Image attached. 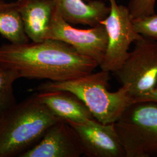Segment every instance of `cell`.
Returning <instances> with one entry per match:
<instances>
[{"label": "cell", "instance_id": "obj_1", "mask_svg": "<svg viewBox=\"0 0 157 157\" xmlns=\"http://www.w3.org/2000/svg\"><path fill=\"white\" fill-rule=\"evenodd\" d=\"M98 67L95 61L56 40L0 46V67L16 72L19 78L63 82L93 73Z\"/></svg>", "mask_w": 157, "mask_h": 157}, {"label": "cell", "instance_id": "obj_2", "mask_svg": "<svg viewBox=\"0 0 157 157\" xmlns=\"http://www.w3.org/2000/svg\"><path fill=\"white\" fill-rule=\"evenodd\" d=\"M60 120L35 94L17 103L0 118V157H21Z\"/></svg>", "mask_w": 157, "mask_h": 157}, {"label": "cell", "instance_id": "obj_3", "mask_svg": "<svg viewBox=\"0 0 157 157\" xmlns=\"http://www.w3.org/2000/svg\"><path fill=\"white\" fill-rule=\"evenodd\" d=\"M109 73L101 70L67 81H48L33 90L70 91L84 102L97 121L102 124H114L135 100L124 86L115 92L109 91Z\"/></svg>", "mask_w": 157, "mask_h": 157}, {"label": "cell", "instance_id": "obj_4", "mask_svg": "<svg viewBox=\"0 0 157 157\" xmlns=\"http://www.w3.org/2000/svg\"><path fill=\"white\" fill-rule=\"evenodd\" d=\"M126 157H157V103L135 102L114 123Z\"/></svg>", "mask_w": 157, "mask_h": 157}, {"label": "cell", "instance_id": "obj_5", "mask_svg": "<svg viewBox=\"0 0 157 157\" xmlns=\"http://www.w3.org/2000/svg\"><path fill=\"white\" fill-rule=\"evenodd\" d=\"M134 100L157 86V42L141 36L122 66L113 73Z\"/></svg>", "mask_w": 157, "mask_h": 157}, {"label": "cell", "instance_id": "obj_6", "mask_svg": "<svg viewBox=\"0 0 157 157\" xmlns=\"http://www.w3.org/2000/svg\"><path fill=\"white\" fill-rule=\"evenodd\" d=\"M110 12L100 23L107 31L108 43L101 70L114 73L122 66L129 56V48L141 37L136 30L128 7L119 5L117 0H108Z\"/></svg>", "mask_w": 157, "mask_h": 157}, {"label": "cell", "instance_id": "obj_7", "mask_svg": "<svg viewBox=\"0 0 157 157\" xmlns=\"http://www.w3.org/2000/svg\"><path fill=\"white\" fill-rule=\"evenodd\" d=\"M46 39L56 40L72 46L83 56L100 65L107 50L108 36L101 23L88 29L73 27L61 16L55 6Z\"/></svg>", "mask_w": 157, "mask_h": 157}, {"label": "cell", "instance_id": "obj_8", "mask_svg": "<svg viewBox=\"0 0 157 157\" xmlns=\"http://www.w3.org/2000/svg\"><path fill=\"white\" fill-rule=\"evenodd\" d=\"M67 123L78 136L83 155L89 157H126L114 124H102L94 118L82 123Z\"/></svg>", "mask_w": 157, "mask_h": 157}, {"label": "cell", "instance_id": "obj_9", "mask_svg": "<svg viewBox=\"0 0 157 157\" xmlns=\"http://www.w3.org/2000/svg\"><path fill=\"white\" fill-rule=\"evenodd\" d=\"M83 155L78 137L63 120L51 125L39 141L21 157H79Z\"/></svg>", "mask_w": 157, "mask_h": 157}, {"label": "cell", "instance_id": "obj_10", "mask_svg": "<svg viewBox=\"0 0 157 157\" xmlns=\"http://www.w3.org/2000/svg\"><path fill=\"white\" fill-rule=\"evenodd\" d=\"M35 95L54 115L67 122L82 123L94 118L84 102L70 91L49 90Z\"/></svg>", "mask_w": 157, "mask_h": 157}, {"label": "cell", "instance_id": "obj_11", "mask_svg": "<svg viewBox=\"0 0 157 157\" xmlns=\"http://www.w3.org/2000/svg\"><path fill=\"white\" fill-rule=\"evenodd\" d=\"M15 2L29 40L40 42L46 39L55 8L53 1L17 0Z\"/></svg>", "mask_w": 157, "mask_h": 157}, {"label": "cell", "instance_id": "obj_12", "mask_svg": "<svg viewBox=\"0 0 157 157\" xmlns=\"http://www.w3.org/2000/svg\"><path fill=\"white\" fill-rule=\"evenodd\" d=\"M63 18L70 24L93 27L100 24L110 12L101 0H52Z\"/></svg>", "mask_w": 157, "mask_h": 157}, {"label": "cell", "instance_id": "obj_13", "mask_svg": "<svg viewBox=\"0 0 157 157\" xmlns=\"http://www.w3.org/2000/svg\"><path fill=\"white\" fill-rule=\"evenodd\" d=\"M0 34L11 43L19 44L29 41L16 6L0 11Z\"/></svg>", "mask_w": 157, "mask_h": 157}, {"label": "cell", "instance_id": "obj_14", "mask_svg": "<svg viewBox=\"0 0 157 157\" xmlns=\"http://www.w3.org/2000/svg\"><path fill=\"white\" fill-rule=\"evenodd\" d=\"M18 78L17 73L0 67V118L17 104L13 84Z\"/></svg>", "mask_w": 157, "mask_h": 157}, {"label": "cell", "instance_id": "obj_15", "mask_svg": "<svg viewBox=\"0 0 157 157\" xmlns=\"http://www.w3.org/2000/svg\"><path fill=\"white\" fill-rule=\"evenodd\" d=\"M136 30L141 36L157 42V14L133 19Z\"/></svg>", "mask_w": 157, "mask_h": 157}, {"label": "cell", "instance_id": "obj_16", "mask_svg": "<svg viewBox=\"0 0 157 157\" xmlns=\"http://www.w3.org/2000/svg\"><path fill=\"white\" fill-rule=\"evenodd\" d=\"M157 0H129L127 6L133 19L155 13Z\"/></svg>", "mask_w": 157, "mask_h": 157}, {"label": "cell", "instance_id": "obj_17", "mask_svg": "<svg viewBox=\"0 0 157 157\" xmlns=\"http://www.w3.org/2000/svg\"><path fill=\"white\" fill-rule=\"evenodd\" d=\"M149 101L157 103V86L145 95H143L135 100V102Z\"/></svg>", "mask_w": 157, "mask_h": 157}, {"label": "cell", "instance_id": "obj_18", "mask_svg": "<svg viewBox=\"0 0 157 157\" xmlns=\"http://www.w3.org/2000/svg\"><path fill=\"white\" fill-rule=\"evenodd\" d=\"M16 6V2H6L4 0H0V11L10 9Z\"/></svg>", "mask_w": 157, "mask_h": 157}, {"label": "cell", "instance_id": "obj_19", "mask_svg": "<svg viewBox=\"0 0 157 157\" xmlns=\"http://www.w3.org/2000/svg\"><path fill=\"white\" fill-rule=\"evenodd\" d=\"M85 1H86V2H87V1H90V0H84Z\"/></svg>", "mask_w": 157, "mask_h": 157}]
</instances>
